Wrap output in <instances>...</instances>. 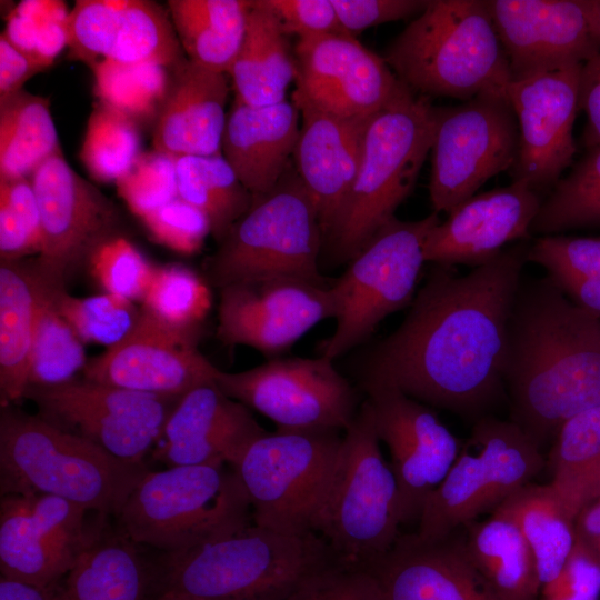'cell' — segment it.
Segmentation results:
<instances>
[{"label": "cell", "mask_w": 600, "mask_h": 600, "mask_svg": "<svg viewBox=\"0 0 600 600\" xmlns=\"http://www.w3.org/2000/svg\"><path fill=\"white\" fill-rule=\"evenodd\" d=\"M53 294L58 310L83 343L116 344L133 329L141 313L133 301L112 293L79 298L54 288Z\"/></svg>", "instance_id": "obj_44"}, {"label": "cell", "mask_w": 600, "mask_h": 600, "mask_svg": "<svg viewBox=\"0 0 600 600\" xmlns=\"http://www.w3.org/2000/svg\"><path fill=\"white\" fill-rule=\"evenodd\" d=\"M503 386L512 421L540 448L600 406V317L548 276L520 283L508 327Z\"/></svg>", "instance_id": "obj_2"}, {"label": "cell", "mask_w": 600, "mask_h": 600, "mask_svg": "<svg viewBox=\"0 0 600 600\" xmlns=\"http://www.w3.org/2000/svg\"><path fill=\"white\" fill-rule=\"evenodd\" d=\"M386 600H502L476 569L453 533L423 540L399 536L383 554L364 564Z\"/></svg>", "instance_id": "obj_26"}, {"label": "cell", "mask_w": 600, "mask_h": 600, "mask_svg": "<svg viewBox=\"0 0 600 600\" xmlns=\"http://www.w3.org/2000/svg\"><path fill=\"white\" fill-rule=\"evenodd\" d=\"M196 336L159 321L141 308L136 326L123 339L88 360L83 379L180 398L216 382L219 371L197 349Z\"/></svg>", "instance_id": "obj_20"}, {"label": "cell", "mask_w": 600, "mask_h": 600, "mask_svg": "<svg viewBox=\"0 0 600 600\" xmlns=\"http://www.w3.org/2000/svg\"><path fill=\"white\" fill-rule=\"evenodd\" d=\"M360 382L377 436L390 451L402 523L419 520L428 497L444 479L462 446L424 403L389 383Z\"/></svg>", "instance_id": "obj_17"}, {"label": "cell", "mask_w": 600, "mask_h": 600, "mask_svg": "<svg viewBox=\"0 0 600 600\" xmlns=\"http://www.w3.org/2000/svg\"><path fill=\"white\" fill-rule=\"evenodd\" d=\"M383 59L403 84L428 98L467 101L511 82L487 0L429 1Z\"/></svg>", "instance_id": "obj_5"}, {"label": "cell", "mask_w": 600, "mask_h": 600, "mask_svg": "<svg viewBox=\"0 0 600 600\" xmlns=\"http://www.w3.org/2000/svg\"><path fill=\"white\" fill-rule=\"evenodd\" d=\"M141 220L159 243L181 254L198 252L211 234L208 217L179 197Z\"/></svg>", "instance_id": "obj_51"}, {"label": "cell", "mask_w": 600, "mask_h": 600, "mask_svg": "<svg viewBox=\"0 0 600 600\" xmlns=\"http://www.w3.org/2000/svg\"><path fill=\"white\" fill-rule=\"evenodd\" d=\"M149 600H208L202 598H196L173 592H166L161 594H157L154 597H151Z\"/></svg>", "instance_id": "obj_63"}, {"label": "cell", "mask_w": 600, "mask_h": 600, "mask_svg": "<svg viewBox=\"0 0 600 600\" xmlns=\"http://www.w3.org/2000/svg\"><path fill=\"white\" fill-rule=\"evenodd\" d=\"M29 179L41 221V249L32 266L49 284L67 289L96 249L120 236L119 209L70 167L61 149Z\"/></svg>", "instance_id": "obj_16"}, {"label": "cell", "mask_w": 600, "mask_h": 600, "mask_svg": "<svg viewBox=\"0 0 600 600\" xmlns=\"http://www.w3.org/2000/svg\"><path fill=\"white\" fill-rule=\"evenodd\" d=\"M294 60L291 99L342 118L368 120L403 86L384 59L351 33L301 38Z\"/></svg>", "instance_id": "obj_19"}, {"label": "cell", "mask_w": 600, "mask_h": 600, "mask_svg": "<svg viewBox=\"0 0 600 600\" xmlns=\"http://www.w3.org/2000/svg\"><path fill=\"white\" fill-rule=\"evenodd\" d=\"M228 74L186 59L154 122L153 148L173 158L221 153Z\"/></svg>", "instance_id": "obj_28"}, {"label": "cell", "mask_w": 600, "mask_h": 600, "mask_svg": "<svg viewBox=\"0 0 600 600\" xmlns=\"http://www.w3.org/2000/svg\"><path fill=\"white\" fill-rule=\"evenodd\" d=\"M216 383L278 430L346 431L358 411L354 389L323 356L271 359L234 373L219 370Z\"/></svg>", "instance_id": "obj_15"}, {"label": "cell", "mask_w": 600, "mask_h": 600, "mask_svg": "<svg viewBox=\"0 0 600 600\" xmlns=\"http://www.w3.org/2000/svg\"><path fill=\"white\" fill-rule=\"evenodd\" d=\"M91 69L100 103L138 124L156 122L170 89L169 68L150 62L101 60Z\"/></svg>", "instance_id": "obj_41"}, {"label": "cell", "mask_w": 600, "mask_h": 600, "mask_svg": "<svg viewBox=\"0 0 600 600\" xmlns=\"http://www.w3.org/2000/svg\"><path fill=\"white\" fill-rule=\"evenodd\" d=\"M41 418L131 462H143L181 398L137 392L87 379L28 386Z\"/></svg>", "instance_id": "obj_14"}, {"label": "cell", "mask_w": 600, "mask_h": 600, "mask_svg": "<svg viewBox=\"0 0 600 600\" xmlns=\"http://www.w3.org/2000/svg\"><path fill=\"white\" fill-rule=\"evenodd\" d=\"M264 433L247 406L212 382L179 399L157 442L154 458L170 467L227 463L234 468Z\"/></svg>", "instance_id": "obj_25"}, {"label": "cell", "mask_w": 600, "mask_h": 600, "mask_svg": "<svg viewBox=\"0 0 600 600\" xmlns=\"http://www.w3.org/2000/svg\"><path fill=\"white\" fill-rule=\"evenodd\" d=\"M439 223L437 212L416 221L393 217L349 261L344 273L331 283L337 326L320 344L321 356L341 357L412 300L426 262L424 242Z\"/></svg>", "instance_id": "obj_10"}, {"label": "cell", "mask_w": 600, "mask_h": 600, "mask_svg": "<svg viewBox=\"0 0 600 600\" xmlns=\"http://www.w3.org/2000/svg\"><path fill=\"white\" fill-rule=\"evenodd\" d=\"M69 58L177 68L186 59L171 19L154 2L78 0L67 19Z\"/></svg>", "instance_id": "obj_23"}, {"label": "cell", "mask_w": 600, "mask_h": 600, "mask_svg": "<svg viewBox=\"0 0 600 600\" xmlns=\"http://www.w3.org/2000/svg\"><path fill=\"white\" fill-rule=\"evenodd\" d=\"M148 568L123 536L101 538L60 582L56 600H147Z\"/></svg>", "instance_id": "obj_36"}, {"label": "cell", "mask_w": 600, "mask_h": 600, "mask_svg": "<svg viewBox=\"0 0 600 600\" xmlns=\"http://www.w3.org/2000/svg\"><path fill=\"white\" fill-rule=\"evenodd\" d=\"M178 196L201 210L220 243L251 208L254 197L242 184L222 153L174 158Z\"/></svg>", "instance_id": "obj_39"}, {"label": "cell", "mask_w": 600, "mask_h": 600, "mask_svg": "<svg viewBox=\"0 0 600 600\" xmlns=\"http://www.w3.org/2000/svg\"><path fill=\"white\" fill-rule=\"evenodd\" d=\"M87 268L107 293L142 300L154 267L126 238L118 236L91 254Z\"/></svg>", "instance_id": "obj_47"}, {"label": "cell", "mask_w": 600, "mask_h": 600, "mask_svg": "<svg viewBox=\"0 0 600 600\" xmlns=\"http://www.w3.org/2000/svg\"><path fill=\"white\" fill-rule=\"evenodd\" d=\"M600 562L578 541L560 572L541 586L538 600H599Z\"/></svg>", "instance_id": "obj_52"}, {"label": "cell", "mask_w": 600, "mask_h": 600, "mask_svg": "<svg viewBox=\"0 0 600 600\" xmlns=\"http://www.w3.org/2000/svg\"><path fill=\"white\" fill-rule=\"evenodd\" d=\"M582 66L539 73L506 87L519 127L512 181L523 182L537 193L553 189L577 152L572 128L580 110Z\"/></svg>", "instance_id": "obj_21"}, {"label": "cell", "mask_w": 600, "mask_h": 600, "mask_svg": "<svg viewBox=\"0 0 600 600\" xmlns=\"http://www.w3.org/2000/svg\"><path fill=\"white\" fill-rule=\"evenodd\" d=\"M278 19L284 34L299 39L349 33L341 26L331 0H262Z\"/></svg>", "instance_id": "obj_53"}, {"label": "cell", "mask_w": 600, "mask_h": 600, "mask_svg": "<svg viewBox=\"0 0 600 600\" xmlns=\"http://www.w3.org/2000/svg\"><path fill=\"white\" fill-rule=\"evenodd\" d=\"M140 148L138 123L100 102L94 106L79 153L92 179L117 182L138 160Z\"/></svg>", "instance_id": "obj_42"}, {"label": "cell", "mask_w": 600, "mask_h": 600, "mask_svg": "<svg viewBox=\"0 0 600 600\" xmlns=\"http://www.w3.org/2000/svg\"><path fill=\"white\" fill-rule=\"evenodd\" d=\"M299 118L292 101L262 107L234 101L221 153L254 198L270 192L290 166L300 133Z\"/></svg>", "instance_id": "obj_29"}, {"label": "cell", "mask_w": 600, "mask_h": 600, "mask_svg": "<svg viewBox=\"0 0 600 600\" xmlns=\"http://www.w3.org/2000/svg\"><path fill=\"white\" fill-rule=\"evenodd\" d=\"M541 203L539 193L520 181L474 194L430 231L424 260L448 266L482 264L507 243L530 236Z\"/></svg>", "instance_id": "obj_24"}, {"label": "cell", "mask_w": 600, "mask_h": 600, "mask_svg": "<svg viewBox=\"0 0 600 600\" xmlns=\"http://www.w3.org/2000/svg\"><path fill=\"white\" fill-rule=\"evenodd\" d=\"M337 560L314 532L289 536L250 524L192 549L166 553L148 568V592L208 600H284Z\"/></svg>", "instance_id": "obj_3"}, {"label": "cell", "mask_w": 600, "mask_h": 600, "mask_svg": "<svg viewBox=\"0 0 600 600\" xmlns=\"http://www.w3.org/2000/svg\"><path fill=\"white\" fill-rule=\"evenodd\" d=\"M594 224H600V191L564 203L542 202L530 233L551 234Z\"/></svg>", "instance_id": "obj_55"}, {"label": "cell", "mask_w": 600, "mask_h": 600, "mask_svg": "<svg viewBox=\"0 0 600 600\" xmlns=\"http://www.w3.org/2000/svg\"><path fill=\"white\" fill-rule=\"evenodd\" d=\"M284 600H386L376 576L361 563L337 560L306 579Z\"/></svg>", "instance_id": "obj_49"}, {"label": "cell", "mask_w": 600, "mask_h": 600, "mask_svg": "<svg viewBox=\"0 0 600 600\" xmlns=\"http://www.w3.org/2000/svg\"><path fill=\"white\" fill-rule=\"evenodd\" d=\"M511 81L573 64L600 52L586 0H489Z\"/></svg>", "instance_id": "obj_22"}, {"label": "cell", "mask_w": 600, "mask_h": 600, "mask_svg": "<svg viewBox=\"0 0 600 600\" xmlns=\"http://www.w3.org/2000/svg\"><path fill=\"white\" fill-rule=\"evenodd\" d=\"M540 447L513 421L484 417L428 497L416 532L441 540L478 516L497 509L543 468Z\"/></svg>", "instance_id": "obj_12"}, {"label": "cell", "mask_w": 600, "mask_h": 600, "mask_svg": "<svg viewBox=\"0 0 600 600\" xmlns=\"http://www.w3.org/2000/svg\"><path fill=\"white\" fill-rule=\"evenodd\" d=\"M47 68L33 60L1 33L0 37V98L23 90V84Z\"/></svg>", "instance_id": "obj_58"}, {"label": "cell", "mask_w": 600, "mask_h": 600, "mask_svg": "<svg viewBox=\"0 0 600 600\" xmlns=\"http://www.w3.org/2000/svg\"><path fill=\"white\" fill-rule=\"evenodd\" d=\"M237 102L254 107L280 103L296 81L297 66L278 19L262 0H254L247 31L228 73Z\"/></svg>", "instance_id": "obj_31"}, {"label": "cell", "mask_w": 600, "mask_h": 600, "mask_svg": "<svg viewBox=\"0 0 600 600\" xmlns=\"http://www.w3.org/2000/svg\"><path fill=\"white\" fill-rule=\"evenodd\" d=\"M550 278L574 303L600 317V276L591 278Z\"/></svg>", "instance_id": "obj_59"}, {"label": "cell", "mask_w": 600, "mask_h": 600, "mask_svg": "<svg viewBox=\"0 0 600 600\" xmlns=\"http://www.w3.org/2000/svg\"><path fill=\"white\" fill-rule=\"evenodd\" d=\"M28 267L34 292V330L28 386H52L74 380L88 362L84 343L58 310L54 287L36 271L32 263Z\"/></svg>", "instance_id": "obj_40"}, {"label": "cell", "mask_w": 600, "mask_h": 600, "mask_svg": "<svg viewBox=\"0 0 600 600\" xmlns=\"http://www.w3.org/2000/svg\"><path fill=\"white\" fill-rule=\"evenodd\" d=\"M167 3L188 60L228 74L242 44L253 1L170 0Z\"/></svg>", "instance_id": "obj_33"}, {"label": "cell", "mask_w": 600, "mask_h": 600, "mask_svg": "<svg viewBox=\"0 0 600 600\" xmlns=\"http://www.w3.org/2000/svg\"><path fill=\"white\" fill-rule=\"evenodd\" d=\"M116 184L130 211L142 219L179 197L174 158L154 149L141 153Z\"/></svg>", "instance_id": "obj_48"}, {"label": "cell", "mask_w": 600, "mask_h": 600, "mask_svg": "<svg viewBox=\"0 0 600 600\" xmlns=\"http://www.w3.org/2000/svg\"><path fill=\"white\" fill-rule=\"evenodd\" d=\"M142 309L159 321L188 332L206 319L212 296L206 278L181 266L154 267L141 300Z\"/></svg>", "instance_id": "obj_43"}, {"label": "cell", "mask_w": 600, "mask_h": 600, "mask_svg": "<svg viewBox=\"0 0 600 600\" xmlns=\"http://www.w3.org/2000/svg\"><path fill=\"white\" fill-rule=\"evenodd\" d=\"M518 146V120L506 89L437 108L429 183L433 212L449 213L491 177L511 169Z\"/></svg>", "instance_id": "obj_13"}, {"label": "cell", "mask_w": 600, "mask_h": 600, "mask_svg": "<svg viewBox=\"0 0 600 600\" xmlns=\"http://www.w3.org/2000/svg\"><path fill=\"white\" fill-rule=\"evenodd\" d=\"M59 586H38L1 576L0 600H56Z\"/></svg>", "instance_id": "obj_61"}, {"label": "cell", "mask_w": 600, "mask_h": 600, "mask_svg": "<svg viewBox=\"0 0 600 600\" xmlns=\"http://www.w3.org/2000/svg\"><path fill=\"white\" fill-rule=\"evenodd\" d=\"M323 243L316 207L289 166L270 192L254 198L206 260V280L218 289L276 276L327 282L319 270Z\"/></svg>", "instance_id": "obj_9"}, {"label": "cell", "mask_w": 600, "mask_h": 600, "mask_svg": "<svg viewBox=\"0 0 600 600\" xmlns=\"http://www.w3.org/2000/svg\"><path fill=\"white\" fill-rule=\"evenodd\" d=\"M462 541L470 561L502 600H538L536 559L512 519L492 511L489 519L469 526Z\"/></svg>", "instance_id": "obj_32"}, {"label": "cell", "mask_w": 600, "mask_h": 600, "mask_svg": "<svg viewBox=\"0 0 600 600\" xmlns=\"http://www.w3.org/2000/svg\"><path fill=\"white\" fill-rule=\"evenodd\" d=\"M34 330V292L28 264L0 266V403L23 398L29 384Z\"/></svg>", "instance_id": "obj_34"}, {"label": "cell", "mask_w": 600, "mask_h": 600, "mask_svg": "<svg viewBox=\"0 0 600 600\" xmlns=\"http://www.w3.org/2000/svg\"><path fill=\"white\" fill-rule=\"evenodd\" d=\"M528 261L542 266L552 278L600 276V238L544 236L530 248Z\"/></svg>", "instance_id": "obj_50"}, {"label": "cell", "mask_w": 600, "mask_h": 600, "mask_svg": "<svg viewBox=\"0 0 600 600\" xmlns=\"http://www.w3.org/2000/svg\"><path fill=\"white\" fill-rule=\"evenodd\" d=\"M574 529L577 541L600 562V499L579 512Z\"/></svg>", "instance_id": "obj_60"}, {"label": "cell", "mask_w": 600, "mask_h": 600, "mask_svg": "<svg viewBox=\"0 0 600 600\" xmlns=\"http://www.w3.org/2000/svg\"><path fill=\"white\" fill-rule=\"evenodd\" d=\"M344 432L313 532L321 533L339 560L366 564L400 536V492L366 400Z\"/></svg>", "instance_id": "obj_8"}, {"label": "cell", "mask_w": 600, "mask_h": 600, "mask_svg": "<svg viewBox=\"0 0 600 600\" xmlns=\"http://www.w3.org/2000/svg\"><path fill=\"white\" fill-rule=\"evenodd\" d=\"M342 438L334 430H278L253 441L234 467L253 524L289 536L313 532Z\"/></svg>", "instance_id": "obj_11"}, {"label": "cell", "mask_w": 600, "mask_h": 600, "mask_svg": "<svg viewBox=\"0 0 600 600\" xmlns=\"http://www.w3.org/2000/svg\"><path fill=\"white\" fill-rule=\"evenodd\" d=\"M587 150L569 176L558 181L543 202L564 203L600 191V146Z\"/></svg>", "instance_id": "obj_56"}, {"label": "cell", "mask_w": 600, "mask_h": 600, "mask_svg": "<svg viewBox=\"0 0 600 600\" xmlns=\"http://www.w3.org/2000/svg\"><path fill=\"white\" fill-rule=\"evenodd\" d=\"M226 464L148 471L118 516L121 536L172 553L250 526L248 496L236 469Z\"/></svg>", "instance_id": "obj_7"}, {"label": "cell", "mask_w": 600, "mask_h": 600, "mask_svg": "<svg viewBox=\"0 0 600 600\" xmlns=\"http://www.w3.org/2000/svg\"><path fill=\"white\" fill-rule=\"evenodd\" d=\"M331 283L276 276L223 287L217 336L227 346L277 356L320 321L334 319Z\"/></svg>", "instance_id": "obj_18"}, {"label": "cell", "mask_w": 600, "mask_h": 600, "mask_svg": "<svg viewBox=\"0 0 600 600\" xmlns=\"http://www.w3.org/2000/svg\"><path fill=\"white\" fill-rule=\"evenodd\" d=\"M436 127L430 98L406 84L368 119L357 174L328 240L338 260L350 261L394 217L431 151Z\"/></svg>", "instance_id": "obj_6"}, {"label": "cell", "mask_w": 600, "mask_h": 600, "mask_svg": "<svg viewBox=\"0 0 600 600\" xmlns=\"http://www.w3.org/2000/svg\"><path fill=\"white\" fill-rule=\"evenodd\" d=\"M41 418L1 407V496L53 494L101 516H119L148 472Z\"/></svg>", "instance_id": "obj_4"}, {"label": "cell", "mask_w": 600, "mask_h": 600, "mask_svg": "<svg viewBox=\"0 0 600 600\" xmlns=\"http://www.w3.org/2000/svg\"><path fill=\"white\" fill-rule=\"evenodd\" d=\"M58 150L47 98L26 90L0 98V179L29 178Z\"/></svg>", "instance_id": "obj_38"}, {"label": "cell", "mask_w": 600, "mask_h": 600, "mask_svg": "<svg viewBox=\"0 0 600 600\" xmlns=\"http://www.w3.org/2000/svg\"><path fill=\"white\" fill-rule=\"evenodd\" d=\"M591 22L600 36V0H586Z\"/></svg>", "instance_id": "obj_62"}, {"label": "cell", "mask_w": 600, "mask_h": 600, "mask_svg": "<svg viewBox=\"0 0 600 600\" xmlns=\"http://www.w3.org/2000/svg\"><path fill=\"white\" fill-rule=\"evenodd\" d=\"M529 248L503 249L466 274L434 263L400 326L364 353L360 381L389 383L460 414L486 408L503 386L509 320Z\"/></svg>", "instance_id": "obj_1"}, {"label": "cell", "mask_w": 600, "mask_h": 600, "mask_svg": "<svg viewBox=\"0 0 600 600\" xmlns=\"http://www.w3.org/2000/svg\"><path fill=\"white\" fill-rule=\"evenodd\" d=\"M40 249V210L30 179H0L1 261H20Z\"/></svg>", "instance_id": "obj_46"}, {"label": "cell", "mask_w": 600, "mask_h": 600, "mask_svg": "<svg viewBox=\"0 0 600 600\" xmlns=\"http://www.w3.org/2000/svg\"><path fill=\"white\" fill-rule=\"evenodd\" d=\"M1 576L38 586L62 581L84 551L22 494L1 496Z\"/></svg>", "instance_id": "obj_30"}, {"label": "cell", "mask_w": 600, "mask_h": 600, "mask_svg": "<svg viewBox=\"0 0 600 600\" xmlns=\"http://www.w3.org/2000/svg\"><path fill=\"white\" fill-rule=\"evenodd\" d=\"M69 11L62 1L27 0L8 14L2 34L47 69L68 46Z\"/></svg>", "instance_id": "obj_45"}, {"label": "cell", "mask_w": 600, "mask_h": 600, "mask_svg": "<svg viewBox=\"0 0 600 600\" xmlns=\"http://www.w3.org/2000/svg\"><path fill=\"white\" fill-rule=\"evenodd\" d=\"M428 2L423 0H331L341 26L353 36L369 27L420 14Z\"/></svg>", "instance_id": "obj_54"}, {"label": "cell", "mask_w": 600, "mask_h": 600, "mask_svg": "<svg viewBox=\"0 0 600 600\" xmlns=\"http://www.w3.org/2000/svg\"><path fill=\"white\" fill-rule=\"evenodd\" d=\"M549 464L550 486L574 519L583 508L600 499V406L561 426Z\"/></svg>", "instance_id": "obj_37"}, {"label": "cell", "mask_w": 600, "mask_h": 600, "mask_svg": "<svg viewBox=\"0 0 600 600\" xmlns=\"http://www.w3.org/2000/svg\"><path fill=\"white\" fill-rule=\"evenodd\" d=\"M514 521L537 563L541 586L552 580L569 558L577 538L576 519L549 484L528 483L497 509Z\"/></svg>", "instance_id": "obj_35"}, {"label": "cell", "mask_w": 600, "mask_h": 600, "mask_svg": "<svg viewBox=\"0 0 600 600\" xmlns=\"http://www.w3.org/2000/svg\"><path fill=\"white\" fill-rule=\"evenodd\" d=\"M579 109L588 117L582 134L584 147L590 149L600 146V52L582 66Z\"/></svg>", "instance_id": "obj_57"}, {"label": "cell", "mask_w": 600, "mask_h": 600, "mask_svg": "<svg viewBox=\"0 0 600 600\" xmlns=\"http://www.w3.org/2000/svg\"><path fill=\"white\" fill-rule=\"evenodd\" d=\"M300 112V133L293 168L309 193L330 239L354 181L368 120L342 118L291 99Z\"/></svg>", "instance_id": "obj_27"}]
</instances>
